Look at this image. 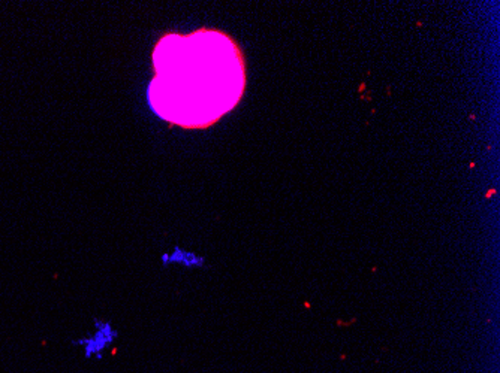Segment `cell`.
Segmentation results:
<instances>
[{
	"mask_svg": "<svg viewBox=\"0 0 500 373\" xmlns=\"http://www.w3.org/2000/svg\"><path fill=\"white\" fill-rule=\"evenodd\" d=\"M120 330L108 318H95L90 328L74 339V347L86 361H102L119 344Z\"/></svg>",
	"mask_w": 500,
	"mask_h": 373,
	"instance_id": "1",
	"label": "cell"
},
{
	"mask_svg": "<svg viewBox=\"0 0 500 373\" xmlns=\"http://www.w3.org/2000/svg\"><path fill=\"white\" fill-rule=\"evenodd\" d=\"M160 263L163 267H171V266H179L183 269H202L206 267V257L201 254L186 250V248L174 246L172 250L163 253L160 255Z\"/></svg>",
	"mask_w": 500,
	"mask_h": 373,
	"instance_id": "2",
	"label": "cell"
}]
</instances>
